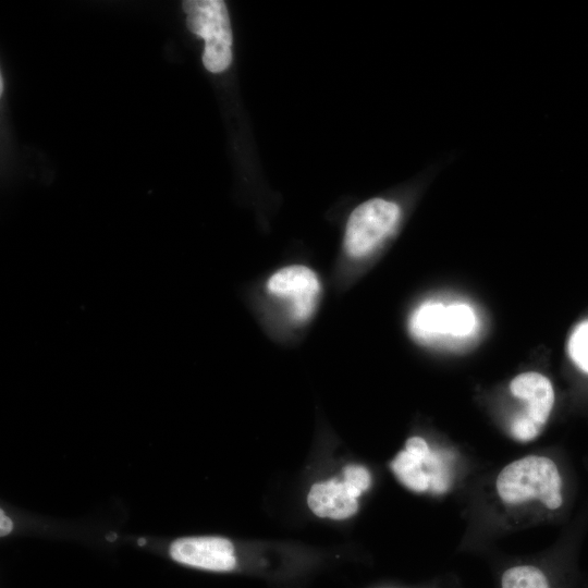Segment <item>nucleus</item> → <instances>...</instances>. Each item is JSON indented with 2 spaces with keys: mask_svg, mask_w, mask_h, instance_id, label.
<instances>
[{
  "mask_svg": "<svg viewBox=\"0 0 588 588\" xmlns=\"http://www.w3.org/2000/svg\"><path fill=\"white\" fill-rule=\"evenodd\" d=\"M307 503L317 516L332 519H345L358 509L357 498L346 483L338 478L313 485Z\"/></svg>",
  "mask_w": 588,
  "mask_h": 588,
  "instance_id": "0eeeda50",
  "label": "nucleus"
},
{
  "mask_svg": "<svg viewBox=\"0 0 588 588\" xmlns=\"http://www.w3.org/2000/svg\"><path fill=\"white\" fill-rule=\"evenodd\" d=\"M267 290L271 295L289 301L294 320L305 321L316 308L320 282L310 268L294 265L274 272L267 282Z\"/></svg>",
  "mask_w": 588,
  "mask_h": 588,
  "instance_id": "39448f33",
  "label": "nucleus"
},
{
  "mask_svg": "<svg viewBox=\"0 0 588 588\" xmlns=\"http://www.w3.org/2000/svg\"><path fill=\"white\" fill-rule=\"evenodd\" d=\"M412 335L421 343L446 338V305L428 301L416 308L409 319Z\"/></svg>",
  "mask_w": 588,
  "mask_h": 588,
  "instance_id": "6e6552de",
  "label": "nucleus"
},
{
  "mask_svg": "<svg viewBox=\"0 0 588 588\" xmlns=\"http://www.w3.org/2000/svg\"><path fill=\"white\" fill-rule=\"evenodd\" d=\"M477 328V318L473 308L463 303L446 305V335L466 338Z\"/></svg>",
  "mask_w": 588,
  "mask_h": 588,
  "instance_id": "9d476101",
  "label": "nucleus"
},
{
  "mask_svg": "<svg viewBox=\"0 0 588 588\" xmlns=\"http://www.w3.org/2000/svg\"><path fill=\"white\" fill-rule=\"evenodd\" d=\"M401 219L402 208L394 200L376 197L360 204L346 223V254L352 258L369 255L396 231Z\"/></svg>",
  "mask_w": 588,
  "mask_h": 588,
  "instance_id": "7ed1b4c3",
  "label": "nucleus"
},
{
  "mask_svg": "<svg viewBox=\"0 0 588 588\" xmlns=\"http://www.w3.org/2000/svg\"><path fill=\"white\" fill-rule=\"evenodd\" d=\"M12 527H13L12 520L1 510V512H0V535H1V537L7 536L12 530Z\"/></svg>",
  "mask_w": 588,
  "mask_h": 588,
  "instance_id": "2eb2a0df",
  "label": "nucleus"
},
{
  "mask_svg": "<svg viewBox=\"0 0 588 588\" xmlns=\"http://www.w3.org/2000/svg\"><path fill=\"white\" fill-rule=\"evenodd\" d=\"M426 458L413 455L406 450H403L396 454L390 466L396 478L406 488L416 492H424L429 490L430 486L429 477L424 465Z\"/></svg>",
  "mask_w": 588,
  "mask_h": 588,
  "instance_id": "1a4fd4ad",
  "label": "nucleus"
},
{
  "mask_svg": "<svg viewBox=\"0 0 588 588\" xmlns=\"http://www.w3.org/2000/svg\"><path fill=\"white\" fill-rule=\"evenodd\" d=\"M510 390L526 404L525 412L513 419L511 433L518 441H530L539 434L553 407L552 384L543 375L529 371L516 376Z\"/></svg>",
  "mask_w": 588,
  "mask_h": 588,
  "instance_id": "20e7f679",
  "label": "nucleus"
},
{
  "mask_svg": "<svg viewBox=\"0 0 588 588\" xmlns=\"http://www.w3.org/2000/svg\"><path fill=\"white\" fill-rule=\"evenodd\" d=\"M342 480L355 498L366 491L371 483L369 471L364 466L354 464L344 467Z\"/></svg>",
  "mask_w": 588,
  "mask_h": 588,
  "instance_id": "4468645a",
  "label": "nucleus"
},
{
  "mask_svg": "<svg viewBox=\"0 0 588 588\" xmlns=\"http://www.w3.org/2000/svg\"><path fill=\"white\" fill-rule=\"evenodd\" d=\"M500 498L509 504L538 499L550 510L562 504V480L548 457L530 455L505 466L497 478Z\"/></svg>",
  "mask_w": 588,
  "mask_h": 588,
  "instance_id": "f257e3e1",
  "label": "nucleus"
},
{
  "mask_svg": "<svg viewBox=\"0 0 588 588\" xmlns=\"http://www.w3.org/2000/svg\"><path fill=\"white\" fill-rule=\"evenodd\" d=\"M568 353L573 362L588 373V321L576 327L568 341Z\"/></svg>",
  "mask_w": 588,
  "mask_h": 588,
  "instance_id": "ddd939ff",
  "label": "nucleus"
},
{
  "mask_svg": "<svg viewBox=\"0 0 588 588\" xmlns=\"http://www.w3.org/2000/svg\"><path fill=\"white\" fill-rule=\"evenodd\" d=\"M502 588H550L544 574L537 567H511L502 575Z\"/></svg>",
  "mask_w": 588,
  "mask_h": 588,
  "instance_id": "9b49d317",
  "label": "nucleus"
},
{
  "mask_svg": "<svg viewBox=\"0 0 588 588\" xmlns=\"http://www.w3.org/2000/svg\"><path fill=\"white\" fill-rule=\"evenodd\" d=\"M170 555L179 563L215 572L231 571L236 564L233 544L221 537L177 539L170 546Z\"/></svg>",
  "mask_w": 588,
  "mask_h": 588,
  "instance_id": "423d86ee",
  "label": "nucleus"
},
{
  "mask_svg": "<svg viewBox=\"0 0 588 588\" xmlns=\"http://www.w3.org/2000/svg\"><path fill=\"white\" fill-rule=\"evenodd\" d=\"M424 465L430 481L429 490L434 493L445 492L450 487L451 478L443 454L431 451Z\"/></svg>",
  "mask_w": 588,
  "mask_h": 588,
  "instance_id": "f8f14e48",
  "label": "nucleus"
},
{
  "mask_svg": "<svg viewBox=\"0 0 588 588\" xmlns=\"http://www.w3.org/2000/svg\"><path fill=\"white\" fill-rule=\"evenodd\" d=\"M182 7L189 30L205 40V68L212 73L228 69L232 60V30L225 2L187 0Z\"/></svg>",
  "mask_w": 588,
  "mask_h": 588,
  "instance_id": "f03ea898",
  "label": "nucleus"
}]
</instances>
